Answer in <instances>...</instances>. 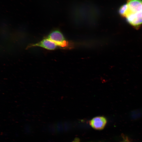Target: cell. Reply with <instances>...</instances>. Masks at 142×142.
I'll return each mask as SVG.
<instances>
[{"mask_svg": "<svg viewBox=\"0 0 142 142\" xmlns=\"http://www.w3.org/2000/svg\"><path fill=\"white\" fill-rule=\"evenodd\" d=\"M72 142H79V140L78 138H76Z\"/></svg>", "mask_w": 142, "mask_h": 142, "instance_id": "6", "label": "cell"}, {"mask_svg": "<svg viewBox=\"0 0 142 142\" xmlns=\"http://www.w3.org/2000/svg\"><path fill=\"white\" fill-rule=\"evenodd\" d=\"M46 37L54 42L58 46L63 47L67 45V42L63 35L59 30L52 31Z\"/></svg>", "mask_w": 142, "mask_h": 142, "instance_id": "2", "label": "cell"}, {"mask_svg": "<svg viewBox=\"0 0 142 142\" xmlns=\"http://www.w3.org/2000/svg\"><path fill=\"white\" fill-rule=\"evenodd\" d=\"M123 140L121 142H130L128 138L126 136H123Z\"/></svg>", "mask_w": 142, "mask_h": 142, "instance_id": "5", "label": "cell"}, {"mask_svg": "<svg viewBox=\"0 0 142 142\" xmlns=\"http://www.w3.org/2000/svg\"><path fill=\"white\" fill-rule=\"evenodd\" d=\"M106 118L103 116H97L94 117L89 121L91 126L97 130L103 129L105 127L107 123Z\"/></svg>", "mask_w": 142, "mask_h": 142, "instance_id": "3", "label": "cell"}, {"mask_svg": "<svg viewBox=\"0 0 142 142\" xmlns=\"http://www.w3.org/2000/svg\"><path fill=\"white\" fill-rule=\"evenodd\" d=\"M58 46L54 42L46 37L38 43L31 45L30 47H38L53 50L55 49Z\"/></svg>", "mask_w": 142, "mask_h": 142, "instance_id": "4", "label": "cell"}, {"mask_svg": "<svg viewBox=\"0 0 142 142\" xmlns=\"http://www.w3.org/2000/svg\"><path fill=\"white\" fill-rule=\"evenodd\" d=\"M120 14L134 26L142 24V0H128L119 10Z\"/></svg>", "mask_w": 142, "mask_h": 142, "instance_id": "1", "label": "cell"}]
</instances>
